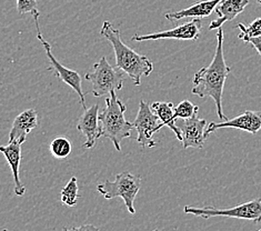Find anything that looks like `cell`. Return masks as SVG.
Here are the masks:
<instances>
[{
  "mask_svg": "<svg viewBox=\"0 0 261 231\" xmlns=\"http://www.w3.org/2000/svg\"><path fill=\"white\" fill-rule=\"evenodd\" d=\"M223 30L217 29V47L216 53L210 65L201 68L197 71L192 80L191 93L200 98L209 97L214 99L216 105L217 115L221 120L226 119L222 110V95L225 89V84L228 74L231 71L230 67L226 64L225 54H223Z\"/></svg>",
  "mask_w": 261,
  "mask_h": 231,
  "instance_id": "obj_1",
  "label": "cell"
},
{
  "mask_svg": "<svg viewBox=\"0 0 261 231\" xmlns=\"http://www.w3.org/2000/svg\"><path fill=\"white\" fill-rule=\"evenodd\" d=\"M100 34L114 48L116 66L128 74L135 86L141 85V77L149 76L153 70V64L146 56L137 54L121 40L120 31L116 29L110 21H105Z\"/></svg>",
  "mask_w": 261,
  "mask_h": 231,
  "instance_id": "obj_2",
  "label": "cell"
},
{
  "mask_svg": "<svg viewBox=\"0 0 261 231\" xmlns=\"http://www.w3.org/2000/svg\"><path fill=\"white\" fill-rule=\"evenodd\" d=\"M126 110L127 107L117 97L116 91L113 90L108 97H106V107L99 115L102 137H106L114 143L117 151H121L122 140L129 138L132 130L135 128L134 123L126 119Z\"/></svg>",
  "mask_w": 261,
  "mask_h": 231,
  "instance_id": "obj_3",
  "label": "cell"
},
{
  "mask_svg": "<svg viewBox=\"0 0 261 231\" xmlns=\"http://www.w3.org/2000/svg\"><path fill=\"white\" fill-rule=\"evenodd\" d=\"M126 72L120 68L113 67L102 57L94 65V70L86 73V80L92 84L91 93L97 98L108 97L110 91L121 90Z\"/></svg>",
  "mask_w": 261,
  "mask_h": 231,
  "instance_id": "obj_4",
  "label": "cell"
},
{
  "mask_svg": "<svg viewBox=\"0 0 261 231\" xmlns=\"http://www.w3.org/2000/svg\"><path fill=\"white\" fill-rule=\"evenodd\" d=\"M140 187L141 178L125 171L117 174L115 181L106 180L103 184H99L97 186V190L108 200L117 197L121 198L125 201L129 214L135 215L136 209L134 202L140 190Z\"/></svg>",
  "mask_w": 261,
  "mask_h": 231,
  "instance_id": "obj_5",
  "label": "cell"
},
{
  "mask_svg": "<svg viewBox=\"0 0 261 231\" xmlns=\"http://www.w3.org/2000/svg\"><path fill=\"white\" fill-rule=\"evenodd\" d=\"M184 210L186 214L201 217L203 219H209L213 217H227L234 218V219L250 220L258 223L261 221V198L253 199V200L240 203L228 209H217L214 207L195 208L186 206Z\"/></svg>",
  "mask_w": 261,
  "mask_h": 231,
  "instance_id": "obj_6",
  "label": "cell"
},
{
  "mask_svg": "<svg viewBox=\"0 0 261 231\" xmlns=\"http://www.w3.org/2000/svg\"><path fill=\"white\" fill-rule=\"evenodd\" d=\"M134 123V127L138 133L137 142L142 148H153L157 142L153 140V135L164 127L158 116L151 110V107L144 100H140L139 110Z\"/></svg>",
  "mask_w": 261,
  "mask_h": 231,
  "instance_id": "obj_7",
  "label": "cell"
},
{
  "mask_svg": "<svg viewBox=\"0 0 261 231\" xmlns=\"http://www.w3.org/2000/svg\"><path fill=\"white\" fill-rule=\"evenodd\" d=\"M35 22H36V30H37V38H38V40L42 43L47 57H48L49 60H50L51 67L49 68V70H53L54 73L56 74V77H58L60 80H63L65 84H67L68 86H70L71 88L77 92V95L79 96L80 102H82L84 110L87 109L86 100H85V93L83 92V88H82V77H80L79 72L76 71V70L68 69L67 67L61 65L60 62L57 59H56V57L51 52L50 43H49L47 40L43 39L41 30H40V26H39V22H38V18H35Z\"/></svg>",
  "mask_w": 261,
  "mask_h": 231,
  "instance_id": "obj_8",
  "label": "cell"
},
{
  "mask_svg": "<svg viewBox=\"0 0 261 231\" xmlns=\"http://www.w3.org/2000/svg\"><path fill=\"white\" fill-rule=\"evenodd\" d=\"M202 22L201 19H194L186 22L181 26H177L173 29L159 31V33L148 35H135L133 41H147L159 39H176V40H197L201 34Z\"/></svg>",
  "mask_w": 261,
  "mask_h": 231,
  "instance_id": "obj_9",
  "label": "cell"
},
{
  "mask_svg": "<svg viewBox=\"0 0 261 231\" xmlns=\"http://www.w3.org/2000/svg\"><path fill=\"white\" fill-rule=\"evenodd\" d=\"M182 136V148H196L202 149L208 136L206 129L208 122L206 119H200L198 114L192 116L189 119H181V123L177 124Z\"/></svg>",
  "mask_w": 261,
  "mask_h": 231,
  "instance_id": "obj_10",
  "label": "cell"
},
{
  "mask_svg": "<svg viewBox=\"0 0 261 231\" xmlns=\"http://www.w3.org/2000/svg\"><path fill=\"white\" fill-rule=\"evenodd\" d=\"M221 128L240 129L249 134L257 135L258 131L261 129V111L246 110L239 116L232 118V119H226L222 122H210L207 126L206 134L209 137L210 134Z\"/></svg>",
  "mask_w": 261,
  "mask_h": 231,
  "instance_id": "obj_11",
  "label": "cell"
},
{
  "mask_svg": "<svg viewBox=\"0 0 261 231\" xmlns=\"http://www.w3.org/2000/svg\"><path fill=\"white\" fill-rule=\"evenodd\" d=\"M99 106L97 104L85 109L84 114L80 116L77 129L86 136L84 148L91 149L96 145L97 140L102 137L101 124H99Z\"/></svg>",
  "mask_w": 261,
  "mask_h": 231,
  "instance_id": "obj_12",
  "label": "cell"
},
{
  "mask_svg": "<svg viewBox=\"0 0 261 231\" xmlns=\"http://www.w3.org/2000/svg\"><path fill=\"white\" fill-rule=\"evenodd\" d=\"M24 141L16 139L9 141L7 146H0V152H2L5 158L7 159L8 165L11 168L12 176H14L15 183V193L17 196H23L26 192V187L20 181L19 177V168L21 161V146Z\"/></svg>",
  "mask_w": 261,
  "mask_h": 231,
  "instance_id": "obj_13",
  "label": "cell"
},
{
  "mask_svg": "<svg viewBox=\"0 0 261 231\" xmlns=\"http://www.w3.org/2000/svg\"><path fill=\"white\" fill-rule=\"evenodd\" d=\"M248 5H249V0H221L215 9L218 18L210 22L208 29H218L222 27L225 22L233 20L246 9Z\"/></svg>",
  "mask_w": 261,
  "mask_h": 231,
  "instance_id": "obj_14",
  "label": "cell"
},
{
  "mask_svg": "<svg viewBox=\"0 0 261 231\" xmlns=\"http://www.w3.org/2000/svg\"><path fill=\"white\" fill-rule=\"evenodd\" d=\"M220 2L221 0H201V2L196 3L186 9L167 12L165 18L172 22L185 19V18H198V19H201V18L209 17L213 14Z\"/></svg>",
  "mask_w": 261,
  "mask_h": 231,
  "instance_id": "obj_15",
  "label": "cell"
},
{
  "mask_svg": "<svg viewBox=\"0 0 261 231\" xmlns=\"http://www.w3.org/2000/svg\"><path fill=\"white\" fill-rule=\"evenodd\" d=\"M37 126H38V114H37V111L33 108L22 111L12 122L9 133V141L16 139L26 141L28 134L37 128Z\"/></svg>",
  "mask_w": 261,
  "mask_h": 231,
  "instance_id": "obj_16",
  "label": "cell"
},
{
  "mask_svg": "<svg viewBox=\"0 0 261 231\" xmlns=\"http://www.w3.org/2000/svg\"><path fill=\"white\" fill-rule=\"evenodd\" d=\"M151 110L158 116L160 121L163 122L164 126L168 127L172 133L176 135L177 139L181 142L182 141V136L181 133L177 126V119L175 117V107H173L172 102H165V101H156L153 102L151 106Z\"/></svg>",
  "mask_w": 261,
  "mask_h": 231,
  "instance_id": "obj_17",
  "label": "cell"
},
{
  "mask_svg": "<svg viewBox=\"0 0 261 231\" xmlns=\"http://www.w3.org/2000/svg\"><path fill=\"white\" fill-rule=\"evenodd\" d=\"M78 181L76 177H72L65 188L61 190V202H64L68 207H74L78 201Z\"/></svg>",
  "mask_w": 261,
  "mask_h": 231,
  "instance_id": "obj_18",
  "label": "cell"
},
{
  "mask_svg": "<svg viewBox=\"0 0 261 231\" xmlns=\"http://www.w3.org/2000/svg\"><path fill=\"white\" fill-rule=\"evenodd\" d=\"M72 151V143L65 137H58L50 143V152L55 158L65 159Z\"/></svg>",
  "mask_w": 261,
  "mask_h": 231,
  "instance_id": "obj_19",
  "label": "cell"
},
{
  "mask_svg": "<svg viewBox=\"0 0 261 231\" xmlns=\"http://www.w3.org/2000/svg\"><path fill=\"white\" fill-rule=\"evenodd\" d=\"M238 29L240 30V34L238 38L244 40L245 42L250 38H257L261 36V17H258L254 19L251 23L245 24V23H238Z\"/></svg>",
  "mask_w": 261,
  "mask_h": 231,
  "instance_id": "obj_20",
  "label": "cell"
},
{
  "mask_svg": "<svg viewBox=\"0 0 261 231\" xmlns=\"http://www.w3.org/2000/svg\"><path fill=\"white\" fill-rule=\"evenodd\" d=\"M176 119H189L192 116L198 114L199 107L189 100H184L175 107Z\"/></svg>",
  "mask_w": 261,
  "mask_h": 231,
  "instance_id": "obj_21",
  "label": "cell"
},
{
  "mask_svg": "<svg viewBox=\"0 0 261 231\" xmlns=\"http://www.w3.org/2000/svg\"><path fill=\"white\" fill-rule=\"evenodd\" d=\"M17 10L19 14H30L33 18H39L40 11L37 5V0H17Z\"/></svg>",
  "mask_w": 261,
  "mask_h": 231,
  "instance_id": "obj_22",
  "label": "cell"
},
{
  "mask_svg": "<svg viewBox=\"0 0 261 231\" xmlns=\"http://www.w3.org/2000/svg\"><path fill=\"white\" fill-rule=\"evenodd\" d=\"M246 42L251 43L252 47L256 49L257 53L259 54V56H261V36L257 37V38H250L248 39Z\"/></svg>",
  "mask_w": 261,
  "mask_h": 231,
  "instance_id": "obj_23",
  "label": "cell"
},
{
  "mask_svg": "<svg viewBox=\"0 0 261 231\" xmlns=\"http://www.w3.org/2000/svg\"><path fill=\"white\" fill-rule=\"evenodd\" d=\"M256 2H257L258 4H260V5H261V0H256Z\"/></svg>",
  "mask_w": 261,
  "mask_h": 231,
  "instance_id": "obj_24",
  "label": "cell"
}]
</instances>
